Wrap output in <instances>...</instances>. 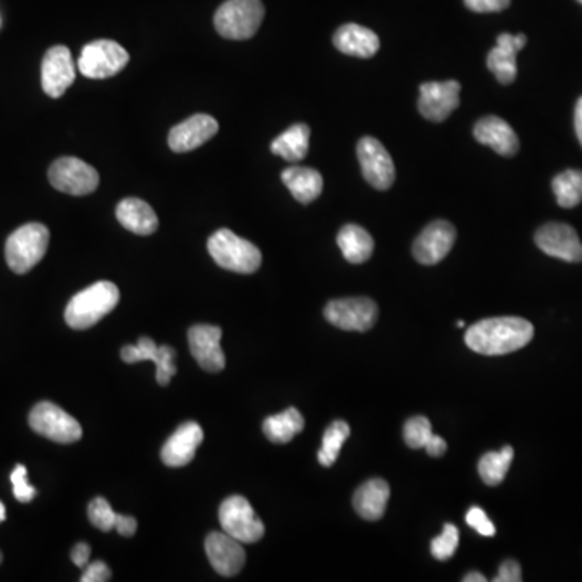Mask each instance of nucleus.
Instances as JSON below:
<instances>
[{
	"instance_id": "f257e3e1",
	"label": "nucleus",
	"mask_w": 582,
	"mask_h": 582,
	"mask_svg": "<svg viewBox=\"0 0 582 582\" xmlns=\"http://www.w3.org/2000/svg\"><path fill=\"white\" fill-rule=\"evenodd\" d=\"M534 338V325L523 317H490L466 330L468 348L484 356H502L521 350Z\"/></svg>"
},
{
	"instance_id": "f03ea898",
	"label": "nucleus",
	"mask_w": 582,
	"mask_h": 582,
	"mask_svg": "<svg viewBox=\"0 0 582 582\" xmlns=\"http://www.w3.org/2000/svg\"><path fill=\"white\" fill-rule=\"evenodd\" d=\"M119 301L120 291L115 283H94L73 296L65 309V321L72 329H89L101 321L102 317L112 313Z\"/></svg>"
},
{
	"instance_id": "7ed1b4c3",
	"label": "nucleus",
	"mask_w": 582,
	"mask_h": 582,
	"mask_svg": "<svg viewBox=\"0 0 582 582\" xmlns=\"http://www.w3.org/2000/svg\"><path fill=\"white\" fill-rule=\"evenodd\" d=\"M207 249L217 266L237 274H254L261 267L262 254L251 241L222 228L207 241Z\"/></svg>"
},
{
	"instance_id": "20e7f679",
	"label": "nucleus",
	"mask_w": 582,
	"mask_h": 582,
	"mask_svg": "<svg viewBox=\"0 0 582 582\" xmlns=\"http://www.w3.org/2000/svg\"><path fill=\"white\" fill-rule=\"evenodd\" d=\"M51 233L43 224H26L17 228L5 243V259L15 274H26L44 258Z\"/></svg>"
},
{
	"instance_id": "39448f33",
	"label": "nucleus",
	"mask_w": 582,
	"mask_h": 582,
	"mask_svg": "<svg viewBox=\"0 0 582 582\" xmlns=\"http://www.w3.org/2000/svg\"><path fill=\"white\" fill-rule=\"evenodd\" d=\"M261 0H227L214 17L217 33L233 41L253 38L264 20Z\"/></svg>"
},
{
	"instance_id": "423d86ee",
	"label": "nucleus",
	"mask_w": 582,
	"mask_h": 582,
	"mask_svg": "<svg viewBox=\"0 0 582 582\" xmlns=\"http://www.w3.org/2000/svg\"><path fill=\"white\" fill-rule=\"evenodd\" d=\"M128 62L130 55L119 43L99 39L83 47L78 59V70L91 80H106L122 72Z\"/></svg>"
},
{
	"instance_id": "0eeeda50",
	"label": "nucleus",
	"mask_w": 582,
	"mask_h": 582,
	"mask_svg": "<svg viewBox=\"0 0 582 582\" xmlns=\"http://www.w3.org/2000/svg\"><path fill=\"white\" fill-rule=\"evenodd\" d=\"M220 524L228 536L240 540L241 544H254L264 537V524L254 513L245 497H228L219 510Z\"/></svg>"
},
{
	"instance_id": "6e6552de",
	"label": "nucleus",
	"mask_w": 582,
	"mask_h": 582,
	"mask_svg": "<svg viewBox=\"0 0 582 582\" xmlns=\"http://www.w3.org/2000/svg\"><path fill=\"white\" fill-rule=\"evenodd\" d=\"M30 426L36 434L57 443H75L83 435L80 422L51 401L34 406L30 413Z\"/></svg>"
},
{
	"instance_id": "1a4fd4ad",
	"label": "nucleus",
	"mask_w": 582,
	"mask_h": 582,
	"mask_svg": "<svg viewBox=\"0 0 582 582\" xmlns=\"http://www.w3.org/2000/svg\"><path fill=\"white\" fill-rule=\"evenodd\" d=\"M49 182L62 193L85 196L96 191L99 173L78 157H60L49 169Z\"/></svg>"
},
{
	"instance_id": "9d476101",
	"label": "nucleus",
	"mask_w": 582,
	"mask_h": 582,
	"mask_svg": "<svg viewBox=\"0 0 582 582\" xmlns=\"http://www.w3.org/2000/svg\"><path fill=\"white\" fill-rule=\"evenodd\" d=\"M325 319L342 330L367 332L376 324L379 309L369 298H343L325 306Z\"/></svg>"
},
{
	"instance_id": "9b49d317",
	"label": "nucleus",
	"mask_w": 582,
	"mask_h": 582,
	"mask_svg": "<svg viewBox=\"0 0 582 582\" xmlns=\"http://www.w3.org/2000/svg\"><path fill=\"white\" fill-rule=\"evenodd\" d=\"M460 93L458 81H427L419 86V112L431 122H445L460 106Z\"/></svg>"
},
{
	"instance_id": "f8f14e48",
	"label": "nucleus",
	"mask_w": 582,
	"mask_h": 582,
	"mask_svg": "<svg viewBox=\"0 0 582 582\" xmlns=\"http://www.w3.org/2000/svg\"><path fill=\"white\" fill-rule=\"evenodd\" d=\"M358 159L367 183L376 190H388L395 182V165L384 144L366 136L358 143Z\"/></svg>"
},
{
	"instance_id": "ddd939ff",
	"label": "nucleus",
	"mask_w": 582,
	"mask_h": 582,
	"mask_svg": "<svg viewBox=\"0 0 582 582\" xmlns=\"http://www.w3.org/2000/svg\"><path fill=\"white\" fill-rule=\"evenodd\" d=\"M76 76L72 52L65 46H54L46 52L41 65V85L52 99L64 96Z\"/></svg>"
},
{
	"instance_id": "4468645a",
	"label": "nucleus",
	"mask_w": 582,
	"mask_h": 582,
	"mask_svg": "<svg viewBox=\"0 0 582 582\" xmlns=\"http://www.w3.org/2000/svg\"><path fill=\"white\" fill-rule=\"evenodd\" d=\"M455 240V227L447 220H435L414 241V258L424 266H435L452 251Z\"/></svg>"
},
{
	"instance_id": "2eb2a0df",
	"label": "nucleus",
	"mask_w": 582,
	"mask_h": 582,
	"mask_svg": "<svg viewBox=\"0 0 582 582\" xmlns=\"http://www.w3.org/2000/svg\"><path fill=\"white\" fill-rule=\"evenodd\" d=\"M540 251L565 262H582V243L573 227L566 224H545L536 233Z\"/></svg>"
},
{
	"instance_id": "dca6fc26",
	"label": "nucleus",
	"mask_w": 582,
	"mask_h": 582,
	"mask_svg": "<svg viewBox=\"0 0 582 582\" xmlns=\"http://www.w3.org/2000/svg\"><path fill=\"white\" fill-rule=\"evenodd\" d=\"M175 350L172 346H157L154 340L141 337L136 345L123 346L122 359L125 363L135 364L140 361H152L157 366V382L165 387L170 384L172 377L177 374L175 366Z\"/></svg>"
},
{
	"instance_id": "f3484780",
	"label": "nucleus",
	"mask_w": 582,
	"mask_h": 582,
	"mask_svg": "<svg viewBox=\"0 0 582 582\" xmlns=\"http://www.w3.org/2000/svg\"><path fill=\"white\" fill-rule=\"evenodd\" d=\"M207 557L212 568L225 578L237 576L246 563V552L240 540L228 536L227 532H211L206 537Z\"/></svg>"
},
{
	"instance_id": "a211bd4d",
	"label": "nucleus",
	"mask_w": 582,
	"mask_h": 582,
	"mask_svg": "<svg viewBox=\"0 0 582 582\" xmlns=\"http://www.w3.org/2000/svg\"><path fill=\"white\" fill-rule=\"evenodd\" d=\"M222 329L216 325H194L188 332L193 358L207 372H220L225 367V355L220 346Z\"/></svg>"
},
{
	"instance_id": "6ab92c4d",
	"label": "nucleus",
	"mask_w": 582,
	"mask_h": 582,
	"mask_svg": "<svg viewBox=\"0 0 582 582\" xmlns=\"http://www.w3.org/2000/svg\"><path fill=\"white\" fill-rule=\"evenodd\" d=\"M219 131V123L206 114L193 115L178 123L169 133V146L173 152H190L203 146Z\"/></svg>"
},
{
	"instance_id": "aec40b11",
	"label": "nucleus",
	"mask_w": 582,
	"mask_h": 582,
	"mask_svg": "<svg viewBox=\"0 0 582 582\" xmlns=\"http://www.w3.org/2000/svg\"><path fill=\"white\" fill-rule=\"evenodd\" d=\"M528 43L524 34L503 33L497 38V46L489 52L487 67L502 85H511L518 76L516 54Z\"/></svg>"
},
{
	"instance_id": "412c9836",
	"label": "nucleus",
	"mask_w": 582,
	"mask_h": 582,
	"mask_svg": "<svg viewBox=\"0 0 582 582\" xmlns=\"http://www.w3.org/2000/svg\"><path fill=\"white\" fill-rule=\"evenodd\" d=\"M203 427L198 422H185L173 432L164 448H162V461L170 468H182L191 463L199 445L203 443Z\"/></svg>"
},
{
	"instance_id": "4be33fe9",
	"label": "nucleus",
	"mask_w": 582,
	"mask_h": 582,
	"mask_svg": "<svg viewBox=\"0 0 582 582\" xmlns=\"http://www.w3.org/2000/svg\"><path fill=\"white\" fill-rule=\"evenodd\" d=\"M474 138L494 149L500 156H515L519 151V140L515 130L498 117H484L479 120L474 127Z\"/></svg>"
},
{
	"instance_id": "5701e85b",
	"label": "nucleus",
	"mask_w": 582,
	"mask_h": 582,
	"mask_svg": "<svg viewBox=\"0 0 582 582\" xmlns=\"http://www.w3.org/2000/svg\"><path fill=\"white\" fill-rule=\"evenodd\" d=\"M334 44L338 51L359 59H369L379 51L380 41L374 31L366 26L348 23L335 31Z\"/></svg>"
},
{
	"instance_id": "b1692460",
	"label": "nucleus",
	"mask_w": 582,
	"mask_h": 582,
	"mask_svg": "<svg viewBox=\"0 0 582 582\" xmlns=\"http://www.w3.org/2000/svg\"><path fill=\"white\" fill-rule=\"evenodd\" d=\"M115 214H117V219H119L123 227L130 230V232L136 233V235H141V237L152 235L159 227V219H157L156 212L143 199H123L117 206Z\"/></svg>"
},
{
	"instance_id": "393cba45",
	"label": "nucleus",
	"mask_w": 582,
	"mask_h": 582,
	"mask_svg": "<svg viewBox=\"0 0 582 582\" xmlns=\"http://www.w3.org/2000/svg\"><path fill=\"white\" fill-rule=\"evenodd\" d=\"M390 498V487L384 479H371L364 482L355 492L353 507L361 518L377 521L382 518Z\"/></svg>"
},
{
	"instance_id": "a878e982",
	"label": "nucleus",
	"mask_w": 582,
	"mask_h": 582,
	"mask_svg": "<svg viewBox=\"0 0 582 582\" xmlns=\"http://www.w3.org/2000/svg\"><path fill=\"white\" fill-rule=\"evenodd\" d=\"M282 180L293 198L303 204L313 203L324 190V178L316 169L290 167L283 170Z\"/></svg>"
},
{
	"instance_id": "bb28decb",
	"label": "nucleus",
	"mask_w": 582,
	"mask_h": 582,
	"mask_svg": "<svg viewBox=\"0 0 582 582\" xmlns=\"http://www.w3.org/2000/svg\"><path fill=\"white\" fill-rule=\"evenodd\" d=\"M403 437L408 447L413 450L424 448L434 458H439L447 452V442L432 432L431 421L424 416L408 419L403 429Z\"/></svg>"
},
{
	"instance_id": "cd10ccee",
	"label": "nucleus",
	"mask_w": 582,
	"mask_h": 582,
	"mask_svg": "<svg viewBox=\"0 0 582 582\" xmlns=\"http://www.w3.org/2000/svg\"><path fill=\"white\" fill-rule=\"evenodd\" d=\"M88 518L97 529L104 532L117 529L120 536L123 537L135 536L136 529H138V523L133 516L115 513L106 498L102 497L94 498L93 502L89 503Z\"/></svg>"
},
{
	"instance_id": "c85d7f7f",
	"label": "nucleus",
	"mask_w": 582,
	"mask_h": 582,
	"mask_svg": "<svg viewBox=\"0 0 582 582\" xmlns=\"http://www.w3.org/2000/svg\"><path fill=\"white\" fill-rule=\"evenodd\" d=\"M337 243L342 249L343 258L351 264H363L374 253V240L359 225H345L338 233Z\"/></svg>"
},
{
	"instance_id": "c756f323",
	"label": "nucleus",
	"mask_w": 582,
	"mask_h": 582,
	"mask_svg": "<svg viewBox=\"0 0 582 582\" xmlns=\"http://www.w3.org/2000/svg\"><path fill=\"white\" fill-rule=\"evenodd\" d=\"M309 136L311 130L308 125L296 123L272 141L270 151L288 162L303 161L309 151Z\"/></svg>"
},
{
	"instance_id": "7c9ffc66",
	"label": "nucleus",
	"mask_w": 582,
	"mask_h": 582,
	"mask_svg": "<svg viewBox=\"0 0 582 582\" xmlns=\"http://www.w3.org/2000/svg\"><path fill=\"white\" fill-rule=\"evenodd\" d=\"M303 414L296 408H288L283 413L269 416L262 424V431L267 439L274 443H288L295 439L296 435L303 432Z\"/></svg>"
},
{
	"instance_id": "2f4dec72",
	"label": "nucleus",
	"mask_w": 582,
	"mask_h": 582,
	"mask_svg": "<svg viewBox=\"0 0 582 582\" xmlns=\"http://www.w3.org/2000/svg\"><path fill=\"white\" fill-rule=\"evenodd\" d=\"M515 458V450L507 445L500 452L485 453L477 464L482 481L487 485L502 484L507 477L511 461Z\"/></svg>"
},
{
	"instance_id": "473e14b6",
	"label": "nucleus",
	"mask_w": 582,
	"mask_h": 582,
	"mask_svg": "<svg viewBox=\"0 0 582 582\" xmlns=\"http://www.w3.org/2000/svg\"><path fill=\"white\" fill-rule=\"evenodd\" d=\"M553 193L557 203L565 209L578 206L582 201L581 170H565L553 178Z\"/></svg>"
},
{
	"instance_id": "72a5a7b5",
	"label": "nucleus",
	"mask_w": 582,
	"mask_h": 582,
	"mask_svg": "<svg viewBox=\"0 0 582 582\" xmlns=\"http://www.w3.org/2000/svg\"><path fill=\"white\" fill-rule=\"evenodd\" d=\"M351 429L345 421H335L327 427L322 439V447L319 450V463L325 468H330L337 461L343 443L350 437Z\"/></svg>"
},
{
	"instance_id": "f704fd0d",
	"label": "nucleus",
	"mask_w": 582,
	"mask_h": 582,
	"mask_svg": "<svg viewBox=\"0 0 582 582\" xmlns=\"http://www.w3.org/2000/svg\"><path fill=\"white\" fill-rule=\"evenodd\" d=\"M458 544H460V531L453 524H445L442 534L432 540V557L439 561L450 560L455 555Z\"/></svg>"
},
{
	"instance_id": "c9c22d12",
	"label": "nucleus",
	"mask_w": 582,
	"mask_h": 582,
	"mask_svg": "<svg viewBox=\"0 0 582 582\" xmlns=\"http://www.w3.org/2000/svg\"><path fill=\"white\" fill-rule=\"evenodd\" d=\"M13 485V495L18 502L30 503L36 497V489L28 482V469L23 464H17L10 474Z\"/></svg>"
},
{
	"instance_id": "e433bc0d",
	"label": "nucleus",
	"mask_w": 582,
	"mask_h": 582,
	"mask_svg": "<svg viewBox=\"0 0 582 582\" xmlns=\"http://www.w3.org/2000/svg\"><path fill=\"white\" fill-rule=\"evenodd\" d=\"M466 523H468L469 528H473L477 534L484 537H494L495 532H497L489 516L485 515V511L479 507L469 508L468 513H466Z\"/></svg>"
},
{
	"instance_id": "4c0bfd02",
	"label": "nucleus",
	"mask_w": 582,
	"mask_h": 582,
	"mask_svg": "<svg viewBox=\"0 0 582 582\" xmlns=\"http://www.w3.org/2000/svg\"><path fill=\"white\" fill-rule=\"evenodd\" d=\"M112 578V571L104 561H94L85 568V573L81 576V582H106Z\"/></svg>"
},
{
	"instance_id": "58836bf2",
	"label": "nucleus",
	"mask_w": 582,
	"mask_h": 582,
	"mask_svg": "<svg viewBox=\"0 0 582 582\" xmlns=\"http://www.w3.org/2000/svg\"><path fill=\"white\" fill-rule=\"evenodd\" d=\"M464 4L477 13L502 12L510 7L511 0H464Z\"/></svg>"
},
{
	"instance_id": "ea45409f",
	"label": "nucleus",
	"mask_w": 582,
	"mask_h": 582,
	"mask_svg": "<svg viewBox=\"0 0 582 582\" xmlns=\"http://www.w3.org/2000/svg\"><path fill=\"white\" fill-rule=\"evenodd\" d=\"M523 581V573H521V566L518 561L507 560L503 561L498 570L494 582H521Z\"/></svg>"
},
{
	"instance_id": "a19ab883",
	"label": "nucleus",
	"mask_w": 582,
	"mask_h": 582,
	"mask_svg": "<svg viewBox=\"0 0 582 582\" xmlns=\"http://www.w3.org/2000/svg\"><path fill=\"white\" fill-rule=\"evenodd\" d=\"M89 557H91V547L85 542L81 544H76L72 550V561L78 568H83L85 570L86 566L89 565Z\"/></svg>"
},
{
	"instance_id": "79ce46f5",
	"label": "nucleus",
	"mask_w": 582,
	"mask_h": 582,
	"mask_svg": "<svg viewBox=\"0 0 582 582\" xmlns=\"http://www.w3.org/2000/svg\"><path fill=\"white\" fill-rule=\"evenodd\" d=\"M574 127H576V135H578L579 143L582 146V97H579L576 110H574Z\"/></svg>"
},
{
	"instance_id": "37998d69",
	"label": "nucleus",
	"mask_w": 582,
	"mask_h": 582,
	"mask_svg": "<svg viewBox=\"0 0 582 582\" xmlns=\"http://www.w3.org/2000/svg\"><path fill=\"white\" fill-rule=\"evenodd\" d=\"M464 582H485L487 578H485L484 574L476 573V571H471V573L466 574L463 578Z\"/></svg>"
},
{
	"instance_id": "c03bdc74",
	"label": "nucleus",
	"mask_w": 582,
	"mask_h": 582,
	"mask_svg": "<svg viewBox=\"0 0 582 582\" xmlns=\"http://www.w3.org/2000/svg\"><path fill=\"white\" fill-rule=\"evenodd\" d=\"M5 518H7V510H5L4 503L0 502V523H4Z\"/></svg>"
},
{
	"instance_id": "a18cd8bd",
	"label": "nucleus",
	"mask_w": 582,
	"mask_h": 582,
	"mask_svg": "<svg viewBox=\"0 0 582 582\" xmlns=\"http://www.w3.org/2000/svg\"><path fill=\"white\" fill-rule=\"evenodd\" d=\"M458 327H464V322L463 321H458Z\"/></svg>"
},
{
	"instance_id": "49530a36",
	"label": "nucleus",
	"mask_w": 582,
	"mask_h": 582,
	"mask_svg": "<svg viewBox=\"0 0 582 582\" xmlns=\"http://www.w3.org/2000/svg\"><path fill=\"white\" fill-rule=\"evenodd\" d=\"M0 563H2V553H0Z\"/></svg>"
},
{
	"instance_id": "de8ad7c7",
	"label": "nucleus",
	"mask_w": 582,
	"mask_h": 582,
	"mask_svg": "<svg viewBox=\"0 0 582 582\" xmlns=\"http://www.w3.org/2000/svg\"><path fill=\"white\" fill-rule=\"evenodd\" d=\"M578 2H581V4H582V0H578Z\"/></svg>"
}]
</instances>
